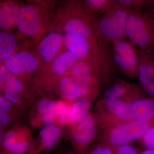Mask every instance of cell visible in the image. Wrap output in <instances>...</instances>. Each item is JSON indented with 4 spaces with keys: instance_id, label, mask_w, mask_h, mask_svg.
Wrapping results in <instances>:
<instances>
[{
    "instance_id": "1",
    "label": "cell",
    "mask_w": 154,
    "mask_h": 154,
    "mask_svg": "<svg viewBox=\"0 0 154 154\" xmlns=\"http://www.w3.org/2000/svg\"><path fill=\"white\" fill-rule=\"evenodd\" d=\"M53 5L41 1L23 3L17 20V33L30 45H36L50 31L56 18Z\"/></svg>"
},
{
    "instance_id": "2",
    "label": "cell",
    "mask_w": 154,
    "mask_h": 154,
    "mask_svg": "<svg viewBox=\"0 0 154 154\" xmlns=\"http://www.w3.org/2000/svg\"><path fill=\"white\" fill-rule=\"evenodd\" d=\"M127 38L138 49L151 54L154 46V21L141 9L126 8Z\"/></svg>"
},
{
    "instance_id": "3",
    "label": "cell",
    "mask_w": 154,
    "mask_h": 154,
    "mask_svg": "<svg viewBox=\"0 0 154 154\" xmlns=\"http://www.w3.org/2000/svg\"><path fill=\"white\" fill-rule=\"evenodd\" d=\"M154 125V120L121 122L103 128L100 142L111 147L130 144L139 140Z\"/></svg>"
},
{
    "instance_id": "4",
    "label": "cell",
    "mask_w": 154,
    "mask_h": 154,
    "mask_svg": "<svg viewBox=\"0 0 154 154\" xmlns=\"http://www.w3.org/2000/svg\"><path fill=\"white\" fill-rule=\"evenodd\" d=\"M111 42L116 66L128 78H137L140 63L138 49L126 39H113Z\"/></svg>"
},
{
    "instance_id": "5",
    "label": "cell",
    "mask_w": 154,
    "mask_h": 154,
    "mask_svg": "<svg viewBox=\"0 0 154 154\" xmlns=\"http://www.w3.org/2000/svg\"><path fill=\"white\" fill-rule=\"evenodd\" d=\"M126 9L120 7L100 15L96 20L95 31L110 41L113 39H126Z\"/></svg>"
},
{
    "instance_id": "6",
    "label": "cell",
    "mask_w": 154,
    "mask_h": 154,
    "mask_svg": "<svg viewBox=\"0 0 154 154\" xmlns=\"http://www.w3.org/2000/svg\"><path fill=\"white\" fill-rule=\"evenodd\" d=\"M154 120V99L146 97L128 103L121 113L102 122V129L121 122Z\"/></svg>"
},
{
    "instance_id": "7",
    "label": "cell",
    "mask_w": 154,
    "mask_h": 154,
    "mask_svg": "<svg viewBox=\"0 0 154 154\" xmlns=\"http://www.w3.org/2000/svg\"><path fill=\"white\" fill-rule=\"evenodd\" d=\"M70 72L79 88L82 97L94 98L97 95L99 83L94 75L92 57L77 60Z\"/></svg>"
},
{
    "instance_id": "8",
    "label": "cell",
    "mask_w": 154,
    "mask_h": 154,
    "mask_svg": "<svg viewBox=\"0 0 154 154\" xmlns=\"http://www.w3.org/2000/svg\"><path fill=\"white\" fill-rule=\"evenodd\" d=\"M2 64L8 71L18 77L30 75L43 67L36 53L26 49L16 53Z\"/></svg>"
},
{
    "instance_id": "9",
    "label": "cell",
    "mask_w": 154,
    "mask_h": 154,
    "mask_svg": "<svg viewBox=\"0 0 154 154\" xmlns=\"http://www.w3.org/2000/svg\"><path fill=\"white\" fill-rule=\"evenodd\" d=\"M63 38L61 32L51 30L36 45V53L43 67L51 63L63 51L62 50L63 48Z\"/></svg>"
},
{
    "instance_id": "10",
    "label": "cell",
    "mask_w": 154,
    "mask_h": 154,
    "mask_svg": "<svg viewBox=\"0 0 154 154\" xmlns=\"http://www.w3.org/2000/svg\"><path fill=\"white\" fill-rule=\"evenodd\" d=\"M140 85L131 84L116 79L106 89L103 98H116L123 100L127 104L147 97Z\"/></svg>"
},
{
    "instance_id": "11",
    "label": "cell",
    "mask_w": 154,
    "mask_h": 154,
    "mask_svg": "<svg viewBox=\"0 0 154 154\" xmlns=\"http://www.w3.org/2000/svg\"><path fill=\"white\" fill-rule=\"evenodd\" d=\"M140 63L137 78L143 90L150 98L154 99V58L138 49Z\"/></svg>"
},
{
    "instance_id": "12",
    "label": "cell",
    "mask_w": 154,
    "mask_h": 154,
    "mask_svg": "<svg viewBox=\"0 0 154 154\" xmlns=\"http://www.w3.org/2000/svg\"><path fill=\"white\" fill-rule=\"evenodd\" d=\"M63 44L65 50L72 54L77 60L91 57V42L84 36L73 33H65Z\"/></svg>"
},
{
    "instance_id": "13",
    "label": "cell",
    "mask_w": 154,
    "mask_h": 154,
    "mask_svg": "<svg viewBox=\"0 0 154 154\" xmlns=\"http://www.w3.org/2000/svg\"><path fill=\"white\" fill-rule=\"evenodd\" d=\"M23 3L13 0L0 2V29L3 32H12L17 27L20 9Z\"/></svg>"
},
{
    "instance_id": "14",
    "label": "cell",
    "mask_w": 154,
    "mask_h": 154,
    "mask_svg": "<svg viewBox=\"0 0 154 154\" xmlns=\"http://www.w3.org/2000/svg\"><path fill=\"white\" fill-rule=\"evenodd\" d=\"M77 60L72 54L66 50L63 51L49 64L41 70L45 73L53 77L64 75L76 62Z\"/></svg>"
},
{
    "instance_id": "15",
    "label": "cell",
    "mask_w": 154,
    "mask_h": 154,
    "mask_svg": "<svg viewBox=\"0 0 154 154\" xmlns=\"http://www.w3.org/2000/svg\"><path fill=\"white\" fill-rule=\"evenodd\" d=\"M18 33L12 32L0 33V62L2 63L8 58L19 51V38Z\"/></svg>"
},
{
    "instance_id": "16",
    "label": "cell",
    "mask_w": 154,
    "mask_h": 154,
    "mask_svg": "<svg viewBox=\"0 0 154 154\" xmlns=\"http://www.w3.org/2000/svg\"><path fill=\"white\" fill-rule=\"evenodd\" d=\"M57 89L63 98L69 102H75L82 97L79 86L71 76L57 77Z\"/></svg>"
},
{
    "instance_id": "17",
    "label": "cell",
    "mask_w": 154,
    "mask_h": 154,
    "mask_svg": "<svg viewBox=\"0 0 154 154\" xmlns=\"http://www.w3.org/2000/svg\"><path fill=\"white\" fill-rule=\"evenodd\" d=\"M61 132L60 128L56 125H51L43 127L39 132L41 145L32 154H40L41 151L53 148L60 137Z\"/></svg>"
},
{
    "instance_id": "18",
    "label": "cell",
    "mask_w": 154,
    "mask_h": 154,
    "mask_svg": "<svg viewBox=\"0 0 154 154\" xmlns=\"http://www.w3.org/2000/svg\"><path fill=\"white\" fill-rule=\"evenodd\" d=\"M92 97H82L73 102L72 105L69 123L74 126L82 121L90 113Z\"/></svg>"
},
{
    "instance_id": "19",
    "label": "cell",
    "mask_w": 154,
    "mask_h": 154,
    "mask_svg": "<svg viewBox=\"0 0 154 154\" xmlns=\"http://www.w3.org/2000/svg\"><path fill=\"white\" fill-rule=\"evenodd\" d=\"M99 127H96L81 131H73L72 142L76 153L83 152L88 148L97 135Z\"/></svg>"
},
{
    "instance_id": "20",
    "label": "cell",
    "mask_w": 154,
    "mask_h": 154,
    "mask_svg": "<svg viewBox=\"0 0 154 154\" xmlns=\"http://www.w3.org/2000/svg\"><path fill=\"white\" fill-rule=\"evenodd\" d=\"M37 109L42 124L45 126L52 125L56 116L55 102L48 98H43L38 102Z\"/></svg>"
},
{
    "instance_id": "21",
    "label": "cell",
    "mask_w": 154,
    "mask_h": 154,
    "mask_svg": "<svg viewBox=\"0 0 154 154\" xmlns=\"http://www.w3.org/2000/svg\"><path fill=\"white\" fill-rule=\"evenodd\" d=\"M83 2L95 15H103L113 9L121 8L117 0H85Z\"/></svg>"
},
{
    "instance_id": "22",
    "label": "cell",
    "mask_w": 154,
    "mask_h": 154,
    "mask_svg": "<svg viewBox=\"0 0 154 154\" xmlns=\"http://www.w3.org/2000/svg\"><path fill=\"white\" fill-rule=\"evenodd\" d=\"M26 134L18 131L12 130L7 132L2 139V146L3 151L8 152L14 145L28 138Z\"/></svg>"
},
{
    "instance_id": "23",
    "label": "cell",
    "mask_w": 154,
    "mask_h": 154,
    "mask_svg": "<svg viewBox=\"0 0 154 154\" xmlns=\"http://www.w3.org/2000/svg\"><path fill=\"white\" fill-rule=\"evenodd\" d=\"M55 107L56 114L59 123L63 125L69 123L72 106L63 101L59 100L55 102Z\"/></svg>"
},
{
    "instance_id": "24",
    "label": "cell",
    "mask_w": 154,
    "mask_h": 154,
    "mask_svg": "<svg viewBox=\"0 0 154 154\" xmlns=\"http://www.w3.org/2000/svg\"><path fill=\"white\" fill-rule=\"evenodd\" d=\"M73 131H79L96 127H100L99 120L95 113H89L79 124L74 126Z\"/></svg>"
},
{
    "instance_id": "25",
    "label": "cell",
    "mask_w": 154,
    "mask_h": 154,
    "mask_svg": "<svg viewBox=\"0 0 154 154\" xmlns=\"http://www.w3.org/2000/svg\"><path fill=\"white\" fill-rule=\"evenodd\" d=\"M123 8L143 9L153 6L154 0H117Z\"/></svg>"
},
{
    "instance_id": "26",
    "label": "cell",
    "mask_w": 154,
    "mask_h": 154,
    "mask_svg": "<svg viewBox=\"0 0 154 154\" xmlns=\"http://www.w3.org/2000/svg\"><path fill=\"white\" fill-rule=\"evenodd\" d=\"M5 88L12 89L19 94L24 93L25 91V87L22 81L19 79V78L9 72L7 75V80L4 88Z\"/></svg>"
},
{
    "instance_id": "27",
    "label": "cell",
    "mask_w": 154,
    "mask_h": 154,
    "mask_svg": "<svg viewBox=\"0 0 154 154\" xmlns=\"http://www.w3.org/2000/svg\"><path fill=\"white\" fill-rule=\"evenodd\" d=\"M76 154H113V149L111 147L100 142L91 147L87 149L82 153Z\"/></svg>"
},
{
    "instance_id": "28",
    "label": "cell",
    "mask_w": 154,
    "mask_h": 154,
    "mask_svg": "<svg viewBox=\"0 0 154 154\" xmlns=\"http://www.w3.org/2000/svg\"><path fill=\"white\" fill-rule=\"evenodd\" d=\"M139 140L141 145L146 149H154V125L146 131Z\"/></svg>"
},
{
    "instance_id": "29",
    "label": "cell",
    "mask_w": 154,
    "mask_h": 154,
    "mask_svg": "<svg viewBox=\"0 0 154 154\" xmlns=\"http://www.w3.org/2000/svg\"><path fill=\"white\" fill-rule=\"evenodd\" d=\"M112 148L113 154H140L141 152L130 144Z\"/></svg>"
},
{
    "instance_id": "30",
    "label": "cell",
    "mask_w": 154,
    "mask_h": 154,
    "mask_svg": "<svg viewBox=\"0 0 154 154\" xmlns=\"http://www.w3.org/2000/svg\"><path fill=\"white\" fill-rule=\"evenodd\" d=\"M5 98L8 101L14 104H19L21 102L19 93L17 91L5 88L3 90Z\"/></svg>"
},
{
    "instance_id": "31",
    "label": "cell",
    "mask_w": 154,
    "mask_h": 154,
    "mask_svg": "<svg viewBox=\"0 0 154 154\" xmlns=\"http://www.w3.org/2000/svg\"><path fill=\"white\" fill-rule=\"evenodd\" d=\"M12 109L11 102L2 95L0 96V112L8 113Z\"/></svg>"
},
{
    "instance_id": "32",
    "label": "cell",
    "mask_w": 154,
    "mask_h": 154,
    "mask_svg": "<svg viewBox=\"0 0 154 154\" xmlns=\"http://www.w3.org/2000/svg\"><path fill=\"white\" fill-rule=\"evenodd\" d=\"M8 71L5 67L4 66L3 64L1 63L0 65V88L1 91H2L5 87L6 80H7V75Z\"/></svg>"
},
{
    "instance_id": "33",
    "label": "cell",
    "mask_w": 154,
    "mask_h": 154,
    "mask_svg": "<svg viewBox=\"0 0 154 154\" xmlns=\"http://www.w3.org/2000/svg\"><path fill=\"white\" fill-rule=\"evenodd\" d=\"M11 116L8 113L0 112V125L1 126H5L11 121Z\"/></svg>"
},
{
    "instance_id": "34",
    "label": "cell",
    "mask_w": 154,
    "mask_h": 154,
    "mask_svg": "<svg viewBox=\"0 0 154 154\" xmlns=\"http://www.w3.org/2000/svg\"><path fill=\"white\" fill-rule=\"evenodd\" d=\"M141 10L154 21V6L142 9Z\"/></svg>"
},
{
    "instance_id": "35",
    "label": "cell",
    "mask_w": 154,
    "mask_h": 154,
    "mask_svg": "<svg viewBox=\"0 0 154 154\" xmlns=\"http://www.w3.org/2000/svg\"><path fill=\"white\" fill-rule=\"evenodd\" d=\"M140 154H154V149H146L140 152Z\"/></svg>"
},
{
    "instance_id": "36",
    "label": "cell",
    "mask_w": 154,
    "mask_h": 154,
    "mask_svg": "<svg viewBox=\"0 0 154 154\" xmlns=\"http://www.w3.org/2000/svg\"><path fill=\"white\" fill-rule=\"evenodd\" d=\"M1 154H15L13 153L10 152L2 151L1 152Z\"/></svg>"
},
{
    "instance_id": "37",
    "label": "cell",
    "mask_w": 154,
    "mask_h": 154,
    "mask_svg": "<svg viewBox=\"0 0 154 154\" xmlns=\"http://www.w3.org/2000/svg\"><path fill=\"white\" fill-rule=\"evenodd\" d=\"M151 55L152 56H154V46L153 48L152 52Z\"/></svg>"
},
{
    "instance_id": "38",
    "label": "cell",
    "mask_w": 154,
    "mask_h": 154,
    "mask_svg": "<svg viewBox=\"0 0 154 154\" xmlns=\"http://www.w3.org/2000/svg\"><path fill=\"white\" fill-rule=\"evenodd\" d=\"M154 58V56H152Z\"/></svg>"
}]
</instances>
